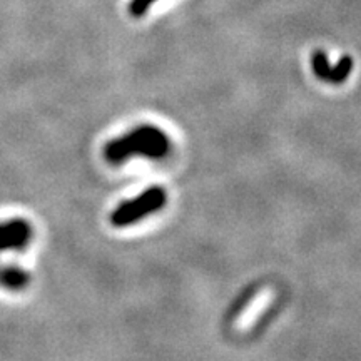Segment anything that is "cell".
<instances>
[{
  "label": "cell",
  "mask_w": 361,
  "mask_h": 361,
  "mask_svg": "<svg viewBox=\"0 0 361 361\" xmlns=\"http://www.w3.org/2000/svg\"><path fill=\"white\" fill-rule=\"evenodd\" d=\"M171 141L164 130L154 126H141L123 137H117L106 146V159L109 162H124L130 156H144L151 159L168 156Z\"/></svg>",
  "instance_id": "6da1fadb"
},
{
  "label": "cell",
  "mask_w": 361,
  "mask_h": 361,
  "mask_svg": "<svg viewBox=\"0 0 361 361\" xmlns=\"http://www.w3.org/2000/svg\"><path fill=\"white\" fill-rule=\"evenodd\" d=\"M168 201V194L159 186H152L147 191H144L141 196L134 197V200L126 201L121 204L111 216V223L117 228H124L133 223H137L146 216L156 213L162 209Z\"/></svg>",
  "instance_id": "7a4b0ae2"
},
{
  "label": "cell",
  "mask_w": 361,
  "mask_h": 361,
  "mask_svg": "<svg viewBox=\"0 0 361 361\" xmlns=\"http://www.w3.org/2000/svg\"><path fill=\"white\" fill-rule=\"evenodd\" d=\"M311 62H313L314 74L322 80H324V82H333V84L345 82V79L350 75L351 67H353V62H351L350 57H343L340 64H336L335 67L329 66L326 54L323 51L314 52L313 61Z\"/></svg>",
  "instance_id": "3957f363"
},
{
  "label": "cell",
  "mask_w": 361,
  "mask_h": 361,
  "mask_svg": "<svg viewBox=\"0 0 361 361\" xmlns=\"http://www.w3.org/2000/svg\"><path fill=\"white\" fill-rule=\"evenodd\" d=\"M156 0H133V2H130V7H129V11H130V16L133 17H142L144 13H146V11L149 7L152 6V4H154Z\"/></svg>",
  "instance_id": "277c9868"
}]
</instances>
